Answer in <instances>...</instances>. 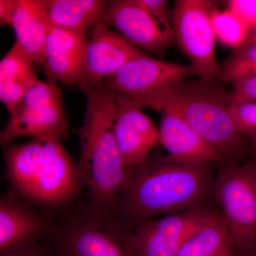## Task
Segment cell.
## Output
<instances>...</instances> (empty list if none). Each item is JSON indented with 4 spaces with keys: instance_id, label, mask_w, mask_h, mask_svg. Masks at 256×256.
<instances>
[{
    "instance_id": "1",
    "label": "cell",
    "mask_w": 256,
    "mask_h": 256,
    "mask_svg": "<svg viewBox=\"0 0 256 256\" xmlns=\"http://www.w3.org/2000/svg\"><path fill=\"white\" fill-rule=\"evenodd\" d=\"M86 96L85 117L77 130L80 158L79 178L89 201L116 213V206L128 178L114 130L117 100L102 84L79 88Z\"/></svg>"
},
{
    "instance_id": "2",
    "label": "cell",
    "mask_w": 256,
    "mask_h": 256,
    "mask_svg": "<svg viewBox=\"0 0 256 256\" xmlns=\"http://www.w3.org/2000/svg\"><path fill=\"white\" fill-rule=\"evenodd\" d=\"M206 188L204 164L150 154L142 164L130 170L116 214L134 228L158 216L193 206Z\"/></svg>"
},
{
    "instance_id": "3",
    "label": "cell",
    "mask_w": 256,
    "mask_h": 256,
    "mask_svg": "<svg viewBox=\"0 0 256 256\" xmlns=\"http://www.w3.org/2000/svg\"><path fill=\"white\" fill-rule=\"evenodd\" d=\"M4 149L5 178L28 203L58 212L78 200L82 186L77 162L62 142L33 138Z\"/></svg>"
},
{
    "instance_id": "4",
    "label": "cell",
    "mask_w": 256,
    "mask_h": 256,
    "mask_svg": "<svg viewBox=\"0 0 256 256\" xmlns=\"http://www.w3.org/2000/svg\"><path fill=\"white\" fill-rule=\"evenodd\" d=\"M230 94L215 82L198 78L178 82L144 100L127 102L178 114L225 158L238 154L242 146V134L230 114Z\"/></svg>"
},
{
    "instance_id": "5",
    "label": "cell",
    "mask_w": 256,
    "mask_h": 256,
    "mask_svg": "<svg viewBox=\"0 0 256 256\" xmlns=\"http://www.w3.org/2000/svg\"><path fill=\"white\" fill-rule=\"evenodd\" d=\"M57 214L48 235L56 256H138L132 227L112 210L78 200Z\"/></svg>"
},
{
    "instance_id": "6",
    "label": "cell",
    "mask_w": 256,
    "mask_h": 256,
    "mask_svg": "<svg viewBox=\"0 0 256 256\" xmlns=\"http://www.w3.org/2000/svg\"><path fill=\"white\" fill-rule=\"evenodd\" d=\"M9 114L8 124L0 132L3 148L26 136L58 142L68 138V124L62 90L55 80H40Z\"/></svg>"
},
{
    "instance_id": "7",
    "label": "cell",
    "mask_w": 256,
    "mask_h": 256,
    "mask_svg": "<svg viewBox=\"0 0 256 256\" xmlns=\"http://www.w3.org/2000/svg\"><path fill=\"white\" fill-rule=\"evenodd\" d=\"M215 194L236 255L256 254V161L223 170Z\"/></svg>"
},
{
    "instance_id": "8",
    "label": "cell",
    "mask_w": 256,
    "mask_h": 256,
    "mask_svg": "<svg viewBox=\"0 0 256 256\" xmlns=\"http://www.w3.org/2000/svg\"><path fill=\"white\" fill-rule=\"evenodd\" d=\"M214 9L207 0H176L172 13L175 42L196 68L198 78L210 82L220 78V72L212 22Z\"/></svg>"
},
{
    "instance_id": "9",
    "label": "cell",
    "mask_w": 256,
    "mask_h": 256,
    "mask_svg": "<svg viewBox=\"0 0 256 256\" xmlns=\"http://www.w3.org/2000/svg\"><path fill=\"white\" fill-rule=\"evenodd\" d=\"M192 76L198 75L191 64L166 62L144 54L124 64L104 84L117 100L134 102L158 95Z\"/></svg>"
},
{
    "instance_id": "10",
    "label": "cell",
    "mask_w": 256,
    "mask_h": 256,
    "mask_svg": "<svg viewBox=\"0 0 256 256\" xmlns=\"http://www.w3.org/2000/svg\"><path fill=\"white\" fill-rule=\"evenodd\" d=\"M101 24L117 28L138 48L154 53L164 52L176 42L169 18L154 14L138 0L109 1Z\"/></svg>"
},
{
    "instance_id": "11",
    "label": "cell",
    "mask_w": 256,
    "mask_h": 256,
    "mask_svg": "<svg viewBox=\"0 0 256 256\" xmlns=\"http://www.w3.org/2000/svg\"><path fill=\"white\" fill-rule=\"evenodd\" d=\"M212 215L188 210L148 220L133 229L138 256H176L185 242Z\"/></svg>"
},
{
    "instance_id": "12",
    "label": "cell",
    "mask_w": 256,
    "mask_h": 256,
    "mask_svg": "<svg viewBox=\"0 0 256 256\" xmlns=\"http://www.w3.org/2000/svg\"><path fill=\"white\" fill-rule=\"evenodd\" d=\"M78 87L98 85L114 75L130 60L144 55L140 48L99 23L90 28Z\"/></svg>"
},
{
    "instance_id": "13",
    "label": "cell",
    "mask_w": 256,
    "mask_h": 256,
    "mask_svg": "<svg viewBox=\"0 0 256 256\" xmlns=\"http://www.w3.org/2000/svg\"><path fill=\"white\" fill-rule=\"evenodd\" d=\"M114 130L122 161L128 170L144 163L159 143V129L152 120L140 108L124 101L117 100Z\"/></svg>"
},
{
    "instance_id": "14",
    "label": "cell",
    "mask_w": 256,
    "mask_h": 256,
    "mask_svg": "<svg viewBox=\"0 0 256 256\" xmlns=\"http://www.w3.org/2000/svg\"><path fill=\"white\" fill-rule=\"evenodd\" d=\"M53 220L10 188L0 198V252L48 238Z\"/></svg>"
},
{
    "instance_id": "15",
    "label": "cell",
    "mask_w": 256,
    "mask_h": 256,
    "mask_svg": "<svg viewBox=\"0 0 256 256\" xmlns=\"http://www.w3.org/2000/svg\"><path fill=\"white\" fill-rule=\"evenodd\" d=\"M87 42L86 30H68L50 24L44 52L47 79L70 87L79 86Z\"/></svg>"
},
{
    "instance_id": "16",
    "label": "cell",
    "mask_w": 256,
    "mask_h": 256,
    "mask_svg": "<svg viewBox=\"0 0 256 256\" xmlns=\"http://www.w3.org/2000/svg\"><path fill=\"white\" fill-rule=\"evenodd\" d=\"M159 143L171 158L193 164L220 162L224 156L178 114L162 111Z\"/></svg>"
},
{
    "instance_id": "17",
    "label": "cell",
    "mask_w": 256,
    "mask_h": 256,
    "mask_svg": "<svg viewBox=\"0 0 256 256\" xmlns=\"http://www.w3.org/2000/svg\"><path fill=\"white\" fill-rule=\"evenodd\" d=\"M11 26L16 42L32 56L37 67L46 75L45 44L50 23L43 0H16Z\"/></svg>"
},
{
    "instance_id": "18",
    "label": "cell",
    "mask_w": 256,
    "mask_h": 256,
    "mask_svg": "<svg viewBox=\"0 0 256 256\" xmlns=\"http://www.w3.org/2000/svg\"><path fill=\"white\" fill-rule=\"evenodd\" d=\"M36 64L18 42L0 62V100L8 111L40 82Z\"/></svg>"
},
{
    "instance_id": "19",
    "label": "cell",
    "mask_w": 256,
    "mask_h": 256,
    "mask_svg": "<svg viewBox=\"0 0 256 256\" xmlns=\"http://www.w3.org/2000/svg\"><path fill=\"white\" fill-rule=\"evenodd\" d=\"M108 4L109 1L105 0H43L50 24L86 31L102 23Z\"/></svg>"
},
{
    "instance_id": "20",
    "label": "cell",
    "mask_w": 256,
    "mask_h": 256,
    "mask_svg": "<svg viewBox=\"0 0 256 256\" xmlns=\"http://www.w3.org/2000/svg\"><path fill=\"white\" fill-rule=\"evenodd\" d=\"M176 256H237L222 216L212 214L188 239Z\"/></svg>"
},
{
    "instance_id": "21",
    "label": "cell",
    "mask_w": 256,
    "mask_h": 256,
    "mask_svg": "<svg viewBox=\"0 0 256 256\" xmlns=\"http://www.w3.org/2000/svg\"><path fill=\"white\" fill-rule=\"evenodd\" d=\"M212 22L216 38L234 50L246 43L252 30L228 9L218 10L214 8L212 13Z\"/></svg>"
},
{
    "instance_id": "22",
    "label": "cell",
    "mask_w": 256,
    "mask_h": 256,
    "mask_svg": "<svg viewBox=\"0 0 256 256\" xmlns=\"http://www.w3.org/2000/svg\"><path fill=\"white\" fill-rule=\"evenodd\" d=\"M256 76V42L242 45L230 54L220 66V79L237 82Z\"/></svg>"
},
{
    "instance_id": "23",
    "label": "cell",
    "mask_w": 256,
    "mask_h": 256,
    "mask_svg": "<svg viewBox=\"0 0 256 256\" xmlns=\"http://www.w3.org/2000/svg\"><path fill=\"white\" fill-rule=\"evenodd\" d=\"M230 114L240 134L256 133V102H230Z\"/></svg>"
},
{
    "instance_id": "24",
    "label": "cell",
    "mask_w": 256,
    "mask_h": 256,
    "mask_svg": "<svg viewBox=\"0 0 256 256\" xmlns=\"http://www.w3.org/2000/svg\"><path fill=\"white\" fill-rule=\"evenodd\" d=\"M228 9L250 28L256 25V0H230Z\"/></svg>"
},
{
    "instance_id": "25",
    "label": "cell",
    "mask_w": 256,
    "mask_h": 256,
    "mask_svg": "<svg viewBox=\"0 0 256 256\" xmlns=\"http://www.w3.org/2000/svg\"><path fill=\"white\" fill-rule=\"evenodd\" d=\"M230 102H256V76L234 84Z\"/></svg>"
},
{
    "instance_id": "26",
    "label": "cell",
    "mask_w": 256,
    "mask_h": 256,
    "mask_svg": "<svg viewBox=\"0 0 256 256\" xmlns=\"http://www.w3.org/2000/svg\"><path fill=\"white\" fill-rule=\"evenodd\" d=\"M41 240L24 242L2 252L1 256H52L48 249L40 242Z\"/></svg>"
},
{
    "instance_id": "27",
    "label": "cell",
    "mask_w": 256,
    "mask_h": 256,
    "mask_svg": "<svg viewBox=\"0 0 256 256\" xmlns=\"http://www.w3.org/2000/svg\"><path fill=\"white\" fill-rule=\"evenodd\" d=\"M138 2L154 14L168 18L169 4L165 0H138Z\"/></svg>"
},
{
    "instance_id": "28",
    "label": "cell",
    "mask_w": 256,
    "mask_h": 256,
    "mask_svg": "<svg viewBox=\"0 0 256 256\" xmlns=\"http://www.w3.org/2000/svg\"><path fill=\"white\" fill-rule=\"evenodd\" d=\"M16 0H0V24L11 26Z\"/></svg>"
},
{
    "instance_id": "29",
    "label": "cell",
    "mask_w": 256,
    "mask_h": 256,
    "mask_svg": "<svg viewBox=\"0 0 256 256\" xmlns=\"http://www.w3.org/2000/svg\"><path fill=\"white\" fill-rule=\"evenodd\" d=\"M254 42H256V25L254 28H252V30H250L249 36L248 37L246 42V43L244 44L254 43Z\"/></svg>"
},
{
    "instance_id": "30",
    "label": "cell",
    "mask_w": 256,
    "mask_h": 256,
    "mask_svg": "<svg viewBox=\"0 0 256 256\" xmlns=\"http://www.w3.org/2000/svg\"><path fill=\"white\" fill-rule=\"evenodd\" d=\"M249 137L252 139V148H254V150H255L256 152V133L252 134V136H249Z\"/></svg>"
},
{
    "instance_id": "31",
    "label": "cell",
    "mask_w": 256,
    "mask_h": 256,
    "mask_svg": "<svg viewBox=\"0 0 256 256\" xmlns=\"http://www.w3.org/2000/svg\"><path fill=\"white\" fill-rule=\"evenodd\" d=\"M256 256V254H252V255H248V256Z\"/></svg>"
}]
</instances>
